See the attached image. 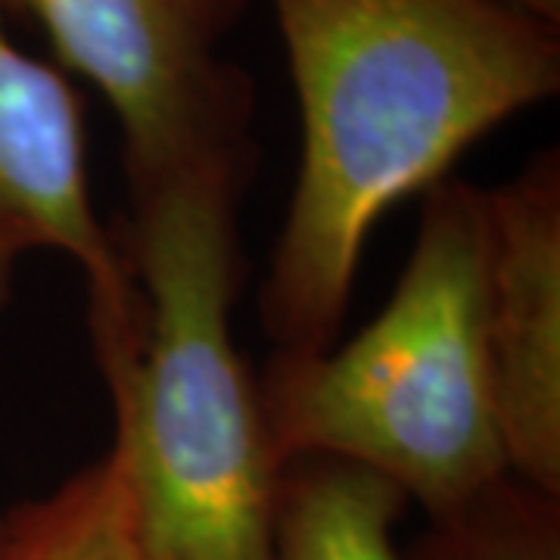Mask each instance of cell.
I'll return each mask as SVG.
<instances>
[{
    "mask_svg": "<svg viewBox=\"0 0 560 560\" xmlns=\"http://www.w3.org/2000/svg\"><path fill=\"white\" fill-rule=\"evenodd\" d=\"M302 156L261 287L278 352L337 346L374 224L467 147L555 97L558 25L499 0H268Z\"/></svg>",
    "mask_w": 560,
    "mask_h": 560,
    "instance_id": "6da1fadb",
    "label": "cell"
},
{
    "mask_svg": "<svg viewBox=\"0 0 560 560\" xmlns=\"http://www.w3.org/2000/svg\"><path fill=\"white\" fill-rule=\"evenodd\" d=\"M246 165L131 187L121 290L88 305L143 560H275L280 464L231 308Z\"/></svg>",
    "mask_w": 560,
    "mask_h": 560,
    "instance_id": "7a4b0ae2",
    "label": "cell"
},
{
    "mask_svg": "<svg viewBox=\"0 0 560 560\" xmlns=\"http://www.w3.org/2000/svg\"><path fill=\"white\" fill-rule=\"evenodd\" d=\"M256 386L280 467L359 464L430 521L508 477L482 349V187L436 180L381 315L340 349L275 352Z\"/></svg>",
    "mask_w": 560,
    "mask_h": 560,
    "instance_id": "3957f363",
    "label": "cell"
},
{
    "mask_svg": "<svg viewBox=\"0 0 560 560\" xmlns=\"http://www.w3.org/2000/svg\"><path fill=\"white\" fill-rule=\"evenodd\" d=\"M109 101L128 190L197 165H249L253 81L221 57L243 0H0Z\"/></svg>",
    "mask_w": 560,
    "mask_h": 560,
    "instance_id": "277c9868",
    "label": "cell"
},
{
    "mask_svg": "<svg viewBox=\"0 0 560 560\" xmlns=\"http://www.w3.org/2000/svg\"><path fill=\"white\" fill-rule=\"evenodd\" d=\"M482 349L514 477L560 495V153L482 190Z\"/></svg>",
    "mask_w": 560,
    "mask_h": 560,
    "instance_id": "5b68a950",
    "label": "cell"
},
{
    "mask_svg": "<svg viewBox=\"0 0 560 560\" xmlns=\"http://www.w3.org/2000/svg\"><path fill=\"white\" fill-rule=\"evenodd\" d=\"M32 253L75 261L88 305L119 296V246L91 202L79 94L13 44L0 7V312Z\"/></svg>",
    "mask_w": 560,
    "mask_h": 560,
    "instance_id": "8992f818",
    "label": "cell"
},
{
    "mask_svg": "<svg viewBox=\"0 0 560 560\" xmlns=\"http://www.w3.org/2000/svg\"><path fill=\"white\" fill-rule=\"evenodd\" d=\"M405 492L381 474L337 458L280 467L275 560H401L393 526Z\"/></svg>",
    "mask_w": 560,
    "mask_h": 560,
    "instance_id": "52a82bcc",
    "label": "cell"
},
{
    "mask_svg": "<svg viewBox=\"0 0 560 560\" xmlns=\"http://www.w3.org/2000/svg\"><path fill=\"white\" fill-rule=\"evenodd\" d=\"M0 560H143L116 458L106 452L57 492L7 514Z\"/></svg>",
    "mask_w": 560,
    "mask_h": 560,
    "instance_id": "ba28073f",
    "label": "cell"
},
{
    "mask_svg": "<svg viewBox=\"0 0 560 560\" xmlns=\"http://www.w3.org/2000/svg\"><path fill=\"white\" fill-rule=\"evenodd\" d=\"M408 560H560V495L508 474L433 517Z\"/></svg>",
    "mask_w": 560,
    "mask_h": 560,
    "instance_id": "9c48e42d",
    "label": "cell"
},
{
    "mask_svg": "<svg viewBox=\"0 0 560 560\" xmlns=\"http://www.w3.org/2000/svg\"><path fill=\"white\" fill-rule=\"evenodd\" d=\"M504 7H514L526 16H536V20L548 22V25H558L560 22V0H499Z\"/></svg>",
    "mask_w": 560,
    "mask_h": 560,
    "instance_id": "30bf717a",
    "label": "cell"
},
{
    "mask_svg": "<svg viewBox=\"0 0 560 560\" xmlns=\"http://www.w3.org/2000/svg\"><path fill=\"white\" fill-rule=\"evenodd\" d=\"M0 536H3V517H0Z\"/></svg>",
    "mask_w": 560,
    "mask_h": 560,
    "instance_id": "8fae6325",
    "label": "cell"
}]
</instances>
